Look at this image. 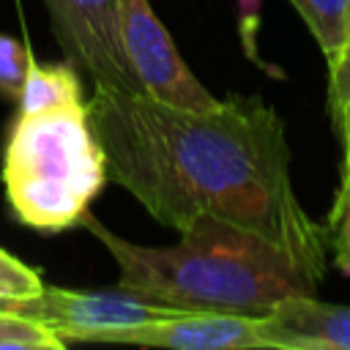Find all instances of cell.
<instances>
[{
  "instance_id": "obj_3",
  "label": "cell",
  "mask_w": 350,
  "mask_h": 350,
  "mask_svg": "<svg viewBox=\"0 0 350 350\" xmlns=\"http://www.w3.org/2000/svg\"><path fill=\"white\" fill-rule=\"evenodd\" d=\"M107 180V159L85 101L19 112L3 153V186L25 227L38 232L77 227Z\"/></svg>"
},
{
  "instance_id": "obj_6",
  "label": "cell",
  "mask_w": 350,
  "mask_h": 350,
  "mask_svg": "<svg viewBox=\"0 0 350 350\" xmlns=\"http://www.w3.org/2000/svg\"><path fill=\"white\" fill-rule=\"evenodd\" d=\"M44 5L71 66L85 71L93 85L139 90L120 41L118 0H44Z\"/></svg>"
},
{
  "instance_id": "obj_2",
  "label": "cell",
  "mask_w": 350,
  "mask_h": 350,
  "mask_svg": "<svg viewBox=\"0 0 350 350\" xmlns=\"http://www.w3.org/2000/svg\"><path fill=\"white\" fill-rule=\"evenodd\" d=\"M79 227L112 254L118 290L194 312L265 314L279 301L317 295V282L279 246L235 224L200 216L175 246H139L101 224L90 211Z\"/></svg>"
},
{
  "instance_id": "obj_17",
  "label": "cell",
  "mask_w": 350,
  "mask_h": 350,
  "mask_svg": "<svg viewBox=\"0 0 350 350\" xmlns=\"http://www.w3.org/2000/svg\"><path fill=\"white\" fill-rule=\"evenodd\" d=\"M336 123L342 126V142H345V164H342V180L336 191H347L350 189V98L339 107V112L334 115Z\"/></svg>"
},
{
  "instance_id": "obj_12",
  "label": "cell",
  "mask_w": 350,
  "mask_h": 350,
  "mask_svg": "<svg viewBox=\"0 0 350 350\" xmlns=\"http://www.w3.org/2000/svg\"><path fill=\"white\" fill-rule=\"evenodd\" d=\"M27 63L30 55L25 52V46L14 36L0 33V96L5 101H19Z\"/></svg>"
},
{
  "instance_id": "obj_18",
  "label": "cell",
  "mask_w": 350,
  "mask_h": 350,
  "mask_svg": "<svg viewBox=\"0 0 350 350\" xmlns=\"http://www.w3.org/2000/svg\"><path fill=\"white\" fill-rule=\"evenodd\" d=\"M19 301H22V298L0 295V314H19Z\"/></svg>"
},
{
  "instance_id": "obj_9",
  "label": "cell",
  "mask_w": 350,
  "mask_h": 350,
  "mask_svg": "<svg viewBox=\"0 0 350 350\" xmlns=\"http://www.w3.org/2000/svg\"><path fill=\"white\" fill-rule=\"evenodd\" d=\"M82 101V85L77 79L74 66L57 63V66H38L36 60L27 63L22 93H19V112L33 115V112H46L68 104Z\"/></svg>"
},
{
  "instance_id": "obj_8",
  "label": "cell",
  "mask_w": 350,
  "mask_h": 350,
  "mask_svg": "<svg viewBox=\"0 0 350 350\" xmlns=\"http://www.w3.org/2000/svg\"><path fill=\"white\" fill-rule=\"evenodd\" d=\"M262 345L279 350H350V306L317 295L279 301L262 314Z\"/></svg>"
},
{
  "instance_id": "obj_7",
  "label": "cell",
  "mask_w": 350,
  "mask_h": 350,
  "mask_svg": "<svg viewBox=\"0 0 350 350\" xmlns=\"http://www.w3.org/2000/svg\"><path fill=\"white\" fill-rule=\"evenodd\" d=\"M260 325H262V314L180 309L148 325L112 334L107 336V342L172 347V350H252V347H265Z\"/></svg>"
},
{
  "instance_id": "obj_14",
  "label": "cell",
  "mask_w": 350,
  "mask_h": 350,
  "mask_svg": "<svg viewBox=\"0 0 350 350\" xmlns=\"http://www.w3.org/2000/svg\"><path fill=\"white\" fill-rule=\"evenodd\" d=\"M325 243L334 246L336 265L350 273V189L336 191V197H334V208L328 213Z\"/></svg>"
},
{
  "instance_id": "obj_13",
  "label": "cell",
  "mask_w": 350,
  "mask_h": 350,
  "mask_svg": "<svg viewBox=\"0 0 350 350\" xmlns=\"http://www.w3.org/2000/svg\"><path fill=\"white\" fill-rule=\"evenodd\" d=\"M46 284L41 282V273L25 265L19 257L8 254L0 249V295L8 298H33L44 290Z\"/></svg>"
},
{
  "instance_id": "obj_19",
  "label": "cell",
  "mask_w": 350,
  "mask_h": 350,
  "mask_svg": "<svg viewBox=\"0 0 350 350\" xmlns=\"http://www.w3.org/2000/svg\"><path fill=\"white\" fill-rule=\"evenodd\" d=\"M347 41H350V38H347Z\"/></svg>"
},
{
  "instance_id": "obj_1",
  "label": "cell",
  "mask_w": 350,
  "mask_h": 350,
  "mask_svg": "<svg viewBox=\"0 0 350 350\" xmlns=\"http://www.w3.org/2000/svg\"><path fill=\"white\" fill-rule=\"evenodd\" d=\"M90 129L107 178L172 230L200 216L235 224L287 252L317 284L325 227L301 205L284 123L260 96H230L211 109H180L115 85H93Z\"/></svg>"
},
{
  "instance_id": "obj_15",
  "label": "cell",
  "mask_w": 350,
  "mask_h": 350,
  "mask_svg": "<svg viewBox=\"0 0 350 350\" xmlns=\"http://www.w3.org/2000/svg\"><path fill=\"white\" fill-rule=\"evenodd\" d=\"M260 5H262V0H235V11H238V36H241V46H243V55L254 63V66H260V68H265V71H271V74H279L276 68H271L262 57H260V52H257V30H260Z\"/></svg>"
},
{
  "instance_id": "obj_11",
  "label": "cell",
  "mask_w": 350,
  "mask_h": 350,
  "mask_svg": "<svg viewBox=\"0 0 350 350\" xmlns=\"http://www.w3.org/2000/svg\"><path fill=\"white\" fill-rule=\"evenodd\" d=\"M66 342L55 336L44 323L19 317V314H0V350H63Z\"/></svg>"
},
{
  "instance_id": "obj_4",
  "label": "cell",
  "mask_w": 350,
  "mask_h": 350,
  "mask_svg": "<svg viewBox=\"0 0 350 350\" xmlns=\"http://www.w3.org/2000/svg\"><path fill=\"white\" fill-rule=\"evenodd\" d=\"M180 309L164 306L126 290H66L44 287L33 298L19 301V317L44 323L66 345L71 342H107V336L148 325L153 320L170 317Z\"/></svg>"
},
{
  "instance_id": "obj_5",
  "label": "cell",
  "mask_w": 350,
  "mask_h": 350,
  "mask_svg": "<svg viewBox=\"0 0 350 350\" xmlns=\"http://www.w3.org/2000/svg\"><path fill=\"white\" fill-rule=\"evenodd\" d=\"M118 25L126 60L145 96L180 109H211L219 104L178 55L172 36L148 0H118Z\"/></svg>"
},
{
  "instance_id": "obj_10",
  "label": "cell",
  "mask_w": 350,
  "mask_h": 350,
  "mask_svg": "<svg viewBox=\"0 0 350 350\" xmlns=\"http://www.w3.org/2000/svg\"><path fill=\"white\" fill-rule=\"evenodd\" d=\"M290 5L306 22L331 71L350 38V0H290Z\"/></svg>"
},
{
  "instance_id": "obj_16",
  "label": "cell",
  "mask_w": 350,
  "mask_h": 350,
  "mask_svg": "<svg viewBox=\"0 0 350 350\" xmlns=\"http://www.w3.org/2000/svg\"><path fill=\"white\" fill-rule=\"evenodd\" d=\"M328 77H331V88H328V98H331V109H334V115L339 112V107L350 98V41H347V46H345V52H342V57H339V63L328 71Z\"/></svg>"
}]
</instances>
